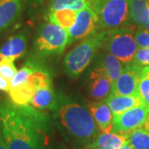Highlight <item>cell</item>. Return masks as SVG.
I'll list each match as a JSON object with an SVG mask.
<instances>
[{"label": "cell", "mask_w": 149, "mask_h": 149, "mask_svg": "<svg viewBox=\"0 0 149 149\" xmlns=\"http://www.w3.org/2000/svg\"><path fill=\"white\" fill-rule=\"evenodd\" d=\"M44 118L31 105L0 99V126L7 149H43L40 133Z\"/></svg>", "instance_id": "1"}, {"label": "cell", "mask_w": 149, "mask_h": 149, "mask_svg": "<svg viewBox=\"0 0 149 149\" xmlns=\"http://www.w3.org/2000/svg\"><path fill=\"white\" fill-rule=\"evenodd\" d=\"M61 123L74 138L90 140L100 132L91 113L76 103H65L58 109Z\"/></svg>", "instance_id": "2"}, {"label": "cell", "mask_w": 149, "mask_h": 149, "mask_svg": "<svg viewBox=\"0 0 149 149\" xmlns=\"http://www.w3.org/2000/svg\"><path fill=\"white\" fill-rule=\"evenodd\" d=\"M108 31L97 32L78 44L65 56L64 69L71 79H75L82 74L89 65L97 51L104 46Z\"/></svg>", "instance_id": "3"}, {"label": "cell", "mask_w": 149, "mask_h": 149, "mask_svg": "<svg viewBox=\"0 0 149 149\" xmlns=\"http://www.w3.org/2000/svg\"><path fill=\"white\" fill-rule=\"evenodd\" d=\"M87 6L95 13L103 31L124 27L129 20V0H87Z\"/></svg>", "instance_id": "4"}, {"label": "cell", "mask_w": 149, "mask_h": 149, "mask_svg": "<svg viewBox=\"0 0 149 149\" xmlns=\"http://www.w3.org/2000/svg\"><path fill=\"white\" fill-rule=\"evenodd\" d=\"M68 42L67 31L49 22L42 25L38 30L34 47L40 56H58L63 53Z\"/></svg>", "instance_id": "5"}, {"label": "cell", "mask_w": 149, "mask_h": 149, "mask_svg": "<svg viewBox=\"0 0 149 149\" xmlns=\"http://www.w3.org/2000/svg\"><path fill=\"white\" fill-rule=\"evenodd\" d=\"M103 47L123 64H129L139 49L132 29L125 27L108 31Z\"/></svg>", "instance_id": "6"}, {"label": "cell", "mask_w": 149, "mask_h": 149, "mask_svg": "<svg viewBox=\"0 0 149 149\" xmlns=\"http://www.w3.org/2000/svg\"><path fill=\"white\" fill-rule=\"evenodd\" d=\"M149 115V109L145 105H139L113 116V133L128 135L132 131L141 128Z\"/></svg>", "instance_id": "7"}, {"label": "cell", "mask_w": 149, "mask_h": 149, "mask_svg": "<svg viewBox=\"0 0 149 149\" xmlns=\"http://www.w3.org/2000/svg\"><path fill=\"white\" fill-rule=\"evenodd\" d=\"M99 28V22L95 13L91 7L86 6L77 12L74 23L67 31L69 37L68 45L79 39L95 34Z\"/></svg>", "instance_id": "8"}, {"label": "cell", "mask_w": 149, "mask_h": 149, "mask_svg": "<svg viewBox=\"0 0 149 149\" xmlns=\"http://www.w3.org/2000/svg\"><path fill=\"white\" fill-rule=\"evenodd\" d=\"M141 67L126 64L123 71L112 86L110 94L116 95H133L139 94V74Z\"/></svg>", "instance_id": "9"}, {"label": "cell", "mask_w": 149, "mask_h": 149, "mask_svg": "<svg viewBox=\"0 0 149 149\" xmlns=\"http://www.w3.org/2000/svg\"><path fill=\"white\" fill-rule=\"evenodd\" d=\"M112 91V81L104 69L100 66L91 74L90 93L95 100H102L109 95Z\"/></svg>", "instance_id": "10"}, {"label": "cell", "mask_w": 149, "mask_h": 149, "mask_svg": "<svg viewBox=\"0 0 149 149\" xmlns=\"http://www.w3.org/2000/svg\"><path fill=\"white\" fill-rule=\"evenodd\" d=\"M89 111L100 133H111L113 115L105 102L103 100L91 103L89 104Z\"/></svg>", "instance_id": "11"}, {"label": "cell", "mask_w": 149, "mask_h": 149, "mask_svg": "<svg viewBox=\"0 0 149 149\" xmlns=\"http://www.w3.org/2000/svg\"><path fill=\"white\" fill-rule=\"evenodd\" d=\"M27 37L26 31L11 37L0 48V60L10 59L15 61L22 56L27 49Z\"/></svg>", "instance_id": "12"}, {"label": "cell", "mask_w": 149, "mask_h": 149, "mask_svg": "<svg viewBox=\"0 0 149 149\" xmlns=\"http://www.w3.org/2000/svg\"><path fill=\"white\" fill-rule=\"evenodd\" d=\"M37 89L38 85L37 80L32 73L29 75L25 83L9 90L8 95L10 100L14 104L19 106L29 104Z\"/></svg>", "instance_id": "13"}, {"label": "cell", "mask_w": 149, "mask_h": 149, "mask_svg": "<svg viewBox=\"0 0 149 149\" xmlns=\"http://www.w3.org/2000/svg\"><path fill=\"white\" fill-rule=\"evenodd\" d=\"M22 7L23 0H0V34L17 21Z\"/></svg>", "instance_id": "14"}, {"label": "cell", "mask_w": 149, "mask_h": 149, "mask_svg": "<svg viewBox=\"0 0 149 149\" xmlns=\"http://www.w3.org/2000/svg\"><path fill=\"white\" fill-rule=\"evenodd\" d=\"M104 101L109 107L113 116L122 113L134 107L145 105L139 94L133 95H116L109 94V95L105 98Z\"/></svg>", "instance_id": "15"}, {"label": "cell", "mask_w": 149, "mask_h": 149, "mask_svg": "<svg viewBox=\"0 0 149 149\" xmlns=\"http://www.w3.org/2000/svg\"><path fill=\"white\" fill-rule=\"evenodd\" d=\"M29 105L37 109H55L56 105V95L52 90V86L37 89Z\"/></svg>", "instance_id": "16"}, {"label": "cell", "mask_w": 149, "mask_h": 149, "mask_svg": "<svg viewBox=\"0 0 149 149\" xmlns=\"http://www.w3.org/2000/svg\"><path fill=\"white\" fill-rule=\"evenodd\" d=\"M128 141V135L115 133H102L96 139L95 149H120Z\"/></svg>", "instance_id": "17"}, {"label": "cell", "mask_w": 149, "mask_h": 149, "mask_svg": "<svg viewBox=\"0 0 149 149\" xmlns=\"http://www.w3.org/2000/svg\"><path fill=\"white\" fill-rule=\"evenodd\" d=\"M77 12L70 9H60V10L48 12L47 18L50 22L58 25L65 30L68 31L76 19Z\"/></svg>", "instance_id": "18"}, {"label": "cell", "mask_w": 149, "mask_h": 149, "mask_svg": "<svg viewBox=\"0 0 149 149\" xmlns=\"http://www.w3.org/2000/svg\"><path fill=\"white\" fill-rule=\"evenodd\" d=\"M100 66H102L106 71L107 74L111 80L113 86L114 82L122 73L123 69V63L112 54L106 52L102 56Z\"/></svg>", "instance_id": "19"}, {"label": "cell", "mask_w": 149, "mask_h": 149, "mask_svg": "<svg viewBox=\"0 0 149 149\" xmlns=\"http://www.w3.org/2000/svg\"><path fill=\"white\" fill-rule=\"evenodd\" d=\"M128 143L134 149H149V131L139 128L128 135Z\"/></svg>", "instance_id": "20"}, {"label": "cell", "mask_w": 149, "mask_h": 149, "mask_svg": "<svg viewBox=\"0 0 149 149\" xmlns=\"http://www.w3.org/2000/svg\"><path fill=\"white\" fill-rule=\"evenodd\" d=\"M87 6V0H52L49 12L70 9L78 12Z\"/></svg>", "instance_id": "21"}, {"label": "cell", "mask_w": 149, "mask_h": 149, "mask_svg": "<svg viewBox=\"0 0 149 149\" xmlns=\"http://www.w3.org/2000/svg\"><path fill=\"white\" fill-rule=\"evenodd\" d=\"M149 0H129V19L140 26L144 10L148 7Z\"/></svg>", "instance_id": "22"}, {"label": "cell", "mask_w": 149, "mask_h": 149, "mask_svg": "<svg viewBox=\"0 0 149 149\" xmlns=\"http://www.w3.org/2000/svg\"><path fill=\"white\" fill-rule=\"evenodd\" d=\"M139 94L149 109V65L141 67L139 74Z\"/></svg>", "instance_id": "23"}, {"label": "cell", "mask_w": 149, "mask_h": 149, "mask_svg": "<svg viewBox=\"0 0 149 149\" xmlns=\"http://www.w3.org/2000/svg\"><path fill=\"white\" fill-rule=\"evenodd\" d=\"M17 70L14 65V61L10 59H2L0 60V75L8 81L13 78Z\"/></svg>", "instance_id": "24"}, {"label": "cell", "mask_w": 149, "mask_h": 149, "mask_svg": "<svg viewBox=\"0 0 149 149\" xmlns=\"http://www.w3.org/2000/svg\"><path fill=\"white\" fill-rule=\"evenodd\" d=\"M131 64L138 65L140 67L149 65V47L138 49L137 52L134 55Z\"/></svg>", "instance_id": "25"}, {"label": "cell", "mask_w": 149, "mask_h": 149, "mask_svg": "<svg viewBox=\"0 0 149 149\" xmlns=\"http://www.w3.org/2000/svg\"><path fill=\"white\" fill-rule=\"evenodd\" d=\"M134 38L138 47L140 48L149 47V32L144 29L139 28L137 32H134Z\"/></svg>", "instance_id": "26"}, {"label": "cell", "mask_w": 149, "mask_h": 149, "mask_svg": "<svg viewBox=\"0 0 149 149\" xmlns=\"http://www.w3.org/2000/svg\"><path fill=\"white\" fill-rule=\"evenodd\" d=\"M10 90V81L6 80L2 75H0V91L8 92Z\"/></svg>", "instance_id": "27"}, {"label": "cell", "mask_w": 149, "mask_h": 149, "mask_svg": "<svg viewBox=\"0 0 149 149\" xmlns=\"http://www.w3.org/2000/svg\"><path fill=\"white\" fill-rule=\"evenodd\" d=\"M0 149H7L5 140H4L3 135V133H2L1 126H0Z\"/></svg>", "instance_id": "28"}, {"label": "cell", "mask_w": 149, "mask_h": 149, "mask_svg": "<svg viewBox=\"0 0 149 149\" xmlns=\"http://www.w3.org/2000/svg\"><path fill=\"white\" fill-rule=\"evenodd\" d=\"M141 128H144V129H146V130L149 131V115L148 116L147 119H146V121L144 122V123L143 124V126H142Z\"/></svg>", "instance_id": "29"}, {"label": "cell", "mask_w": 149, "mask_h": 149, "mask_svg": "<svg viewBox=\"0 0 149 149\" xmlns=\"http://www.w3.org/2000/svg\"><path fill=\"white\" fill-rule=\"evenodd\" d=\"M120 149H134V148H133V147L129 144V143H128V142L124 144V145H123Z\"/></svg>", "instance_id": "30"}, {"label": "cell", "mask_w": 149, "mask_h": 149, "mask_svg": "<svg viewBox=\"0 0 149 149\" xmlns=\"http://www.w3.org/2000/svg\"><path fill=\"white\" fill-rule=\"evenodd\" d=\"M139 28H141V29H144V30H147V31H148V32H149V23H148V24H145V25L142 26V27H139Z\"/></svg>", "instance_id": "31"}, {"label": "cell", "mask_w": 149, "mask_h": 149, "mask_svg": "<svg viewBox=\"0 0 149 149\" xmlns=\"http://www.w3.org/2000/svg\"><path fill=\"white\" fill-rule=\"evenodd\" d=\"M35 3H38V4H42L43 2V0H33Z\"/></svg>", "instance_id": "32"}]
</instances>
